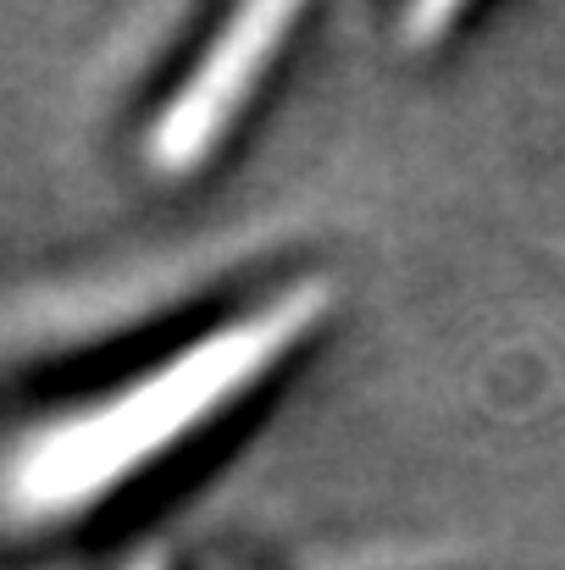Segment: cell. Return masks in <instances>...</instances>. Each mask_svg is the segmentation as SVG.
<instances>
[{
  "instance_id": "cell-3",
  "label": "cell",
  "mask_w": 565,
  "mask_h": 570,
  "mask_svg": "<svg viewBox=\"0 0 565 570\" xmlns=\"http://www.w3.org/2000/svg\"><path fill=\"white\" fill-rule=\"evenodd\" d=\"M466 11H471V0H399V33H405V45H432Z\"/></svg>"
},
{
  "instance_id": "cell-2",
  "label": "cell",
  "mask_w": 565,
  "mask_h": 570,
  "mask_svg": "<svg viewBox=\"0 0 565 570\" xmlns=\"http://www.w3.org/2000/svg\"><path fill=\"white\" fill-rule=\"evenodd\" d=\"M305 17H311V0H227L222 6V17L205 28L184 72L167 83L162 106L145 117L139 150L156 178L178 184L222 156V145L261 100L266 78L289 56Z\"/></svg>"
},
{
  "instance_id": "cell-1",
  "label": "cell",
  "mask_w": 565,
  "mask_h": 570,
  "mask_svg": "<svg viewBox=\"0 0 565 570\" xmlns=\"http://www.w3.org/2000/svg\"><path fill=\"white\" fill-rule=\"evenodd\" d=\"M328 322V283H277L156 361L22 421L0 443V521L17 532H56L128 499L145 476H162L255 404Z\"/></svg>"
},
{
  "instance_id": "cell-4",
  "label": "cell",
  "mask_w": 565,
  "mask_h": 570,
  "mask_svg": "<svg viewBox=\"0 0 565 570\" xmlns=\"http://www.w3.org/2000/svg\"><path fill=\"white\" fill-rule=\"evenodd\" d=\"M139 570H156V566H139Z\"/></svg>"
}]
</instances>
